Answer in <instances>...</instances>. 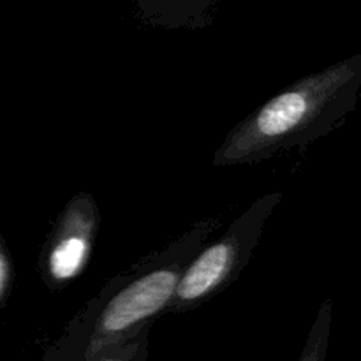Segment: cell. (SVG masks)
<instances>
[{"label":"cell","mask_w":361,"mask_h":361,"mask_svg":"<svg viewBox=\"0 0 361 361\" xmlns=\"http://www.w3.org/2000/svg\"><path fill=\"white\" fill-rule=\"evenodd\" d=\"M217 228L219 219H203L168 247L108 281L41 361H90L154 323L168 310L180 277Z\"/></svg>","instance_id":"1"},{"label":"cell","mask_w":361,"mask_h":361,"mask_svg":"<svg viewBox=\"0 0 361 361\" xmlns=\"http://www.w3.org/2000/svg\"><path fill=\"white\" fill-rule=\"evenodd\" d=\"M360 88L361 55L295 81L233 127L212 164H252L312 143L355 109Z\"/></svg>","instance_id":"2"},{"label":"cell","mask_w":361,"mask_h":361,"mask_svg":"<svg viewBox=\"0 0 361 361\" xmlns=\"http://www.w3.org/2000/svg\"><path fill=\"white\" fill-rule=\"evenodd\" d=\"M281 201V192L257 197L221 238L208 242L182 274L166 312H189L229 288L252 257L267 221Z\"/></svg>","instance_id":"3"},{"label":"cell","mask_w":361,"mask_h":361,"mask_svg":"<svg viewBox=\"0 0 361 361\" xmlns=\"http://www.w3.org/2000/svg\"><path fill=\"white\" fill-rule=\"evenodd\" d=\"M101 214L88 192L71 197L46 238L39 256V274L49 289H63L87 268L95 245Z\"/></svg>","instance_id":"4"},{"label":"cell","mask_w":361,"mask_h":361,"mask_svg":"<svg viewBox=\"0 0 361 361\" xmlns=\"http://www.w3.org/2000/svg\"><path fill=\"white\" fill-rule=\"evenodd\" d=\"M331 317H334V302L326 298L319 307L312 328L307 337L305 348L302 349L298 361H324L326 360L328 341L331 334Z\"/></svg>","instance_id":"5"},{"label":"cell","mask_w":361,"mask_h":361,"mask_svg":"<svg viewBox=\"0 0 361 361\" xmlns=\"http://www.w3.org/2000/svg\"><path fill=\"white\" fill-rule=\"evenodd\" d=\"M152 324H145L143 328H140L129 338L115 345H109V348L99 353L90 361H148Z\"/></svg>","instance_id":"6"},{"label":"cell","mask_w":361,"mask_h":361,"mask_svg":"<svg viewBox=\"0 0 361 361\" xmlns=\"http://www.w3.org/2000/svg\"><path fill=\"white\" fill-rule=\"evenodd\" d=\"M11 289H13V261H11L9 249L0 233V310L6 305Z\"/></svg>","instance_id":"7"}]
</instances>
